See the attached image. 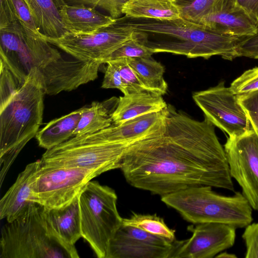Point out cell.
Segmentation results:
<instances>
[{"instance_id":"obj_5","label":"cell","mask_w":258,"mask_h":258,"mask_svg":"<svg viewBox=\"0 0 258 258\" xmlns=\"http://www.w3.org/2000/svg\"><path fill=\"white\" fill-rule=\"evenodd\" d=\"M161 201L194 224L214 222L244 228L253 220L252 208L242 193L219 195L212 186H194L161 197Z\"/></svg>"},{"instance_id":"obj_38","label":"cell","mask_w":258,"mask_h":258,"mask_svg":"<svg viewBox=\"0 0 258 258\" xmlns=\"http://www.w3.org/2000/svg\"><path fill=\"white\" fill-rule=\"evenodd\" d=\"M237 3L248 12L258 26V0H238Z\"/></svg>"},{"instance_id":"obj_12","label":"cell","mask_w":258,"mask_h":258,"mask_svg":"<svg viewBox=\"0 0 258 258\" xmlns=\"http://www.w3.org/2000/svg\"><path fill=\"white\" fill-rule=\"evenodd\" d=\"M133 33L112 25L89 34L67 32L58 38L46 37L51 45L74 58L84 61L105 60L124 42L132 38Z\"/></svg>"},{"instance_id":"obj_14","label":"cell","mask_w":258,"mask_h":258,"mask_svg":"<svg viewBox=\"0 0 258 258\" xmlns=\"http://www.w3.org/2000/svg\"><path fill=\"white\" fill-rule=\"evenodd\" d=\"M237 228L229 224L209 222L190 225L188 239L180 241L172 258H213L234 244Z\"/></svg>"},{"instance_id":"obj_15","label":"cell","mask_w":258,"mask_h":258,"mask_svg":"<svg viewBox=\"0 0 258 258\" xmlns=\"http://www.w3.org/2000/svg\"><path fill=\"white\" fill-rule=\"evenodd\" d=\"M102 64L100 61L75 58L67 60L61 56L40 69L45 94L55 95L63 91H71L94 81Z\"/></svg>"},{"instance_id":"obj_25","label":"cell","mask_w":258,"mask_h":258,"mask_svg":"<svg viewBox=\"0 0 258 258\" xmlns=\"http://www.w3.org/2000/svg\"><path fill=\"white\" fill-rule=\"evenodd\" d=\"M121 13L136 18L173 19L180 17L174 0H130L123 6Z\"/></svg>"},{"instance_id":"obj_13","label":"cell","mask_w":258,"mask_h":258,"mask_svg":"<svg viewBox=\"0 0 258 258\" xmlns=\"http://www.w3.org/2000/svg\"><path fill=\"white\" fill-rule=\"evenodd\" d=\"M179 243L122 224L110 240L106 258H172Z\"/></svg>"},{"instance_id":"obj_1","label":"cell","mask_w":258,"mask_h":258,"mask_svg":"<svg viewBox=\"0 0 258 258\" xmlns=\"http://www.w3.org/2000/svg\"><path fill=\"white\" fill-rule=\"evenodd\" d=\"M120 169L131 185L161 197L202 185L234 191L215 126L170 104L164 131L130 144Z\"/></svg>"},{"instance_id":"obj_2","label":"cell","mask_w":258,"mask_h":258,"mask_svg":"<svg viewBox=\"0 0 258 258\" xmlns=\"http://www.w3.org/2000/svg\"><path fill=\"white\" fill-rule=\"evenodd\" d=\"M114 27L132 32L153 53L167 52L188 58L209 59L215 55L232 60L237 56L241 38L221 34L181 17L173 19H116Z\"/></svg>"},{"instance_id":"obj_19","label":"cell","mask_w":258,"mask_h":258,"mask_svg":"<svg viewBox=\"0 0 258 258\" xmlns=\"http://www.w3.org/2000/svg\"><path fill=\"white\" fill-rule=\"evenodd\" d=\"M44 209L49 226L56 237L76 258L79 257L75 246L76 242L82 237L79 197L66 207Z\"/></svg>"},{"instance_id":"obj_9","label":"cell","mask_w":258,"mask_h":258,"mask_svg":"<svg viewBox=\"0 0 258 258\" xmlns=\"http://www.w3.org/2000/svg\"><path fill=\"white\" fill-rule=\"evenodd\" d=\"M106 171L104 168L41 165L33 184L31 202L47 209L66 207L79 196L89 181Z\"/></svg>"},{"instance_id":"obj_37","label":"cell","mask_w":258,"mask_h":258,"mask_svg":"<svg viewBox=\"0 0 258 258\" xmlns=\"http://www.w3.org/2000/svg\"><path fill=\"white\" fill-rule=\"evenodd\" d=\"M242 237L246 246L245 258H258V223L246 226Z\"/></svg>"},{"instance_id":"obj_21","label":"cell","mask_w":258,"mask_h":258,"mask_svg":"<svg viewBox=\"0 0 258 258\" xmlns=\"http://www.w3.org/2000/svg\"><path fill=\"white\" fill-rule=\"evenodd\" d=\"M168 104L162 96L148 91L120 96L111 117L113 123L121 124L141 115L160 111Z\"/></svg>"},{"instance_id":"obj_23","label":"cell","mask_w":258,"mask_h":258,"mask_svg":"<svg viewBox=\"0 0 258 258\" xmlns=\"http://www.w3.org/2000/svg\"><path fill=\"white\" fill-rule=\"evenodd\" d=\"M41 33L47 37L58 38L67 31L64 28L54 0H23Z\"/></svg>"},{"instance_id":"obj_34","label":"cell","mask_w":258,"mask_h":258,"mask_svg":"<svg viewBox=\"0 0 258 258\" xmlns=\"http://www.w3.org/2000/svg\"><path fill=\"white\" fill-rule=\"evenodd\" d=\"M237 97L258 137V90L238 94Z\"/></svg>"},{"instance_id":"obj_6","label":"cell","mask_w":258,"mask_h":258,"mask_svg":"<svg viewBox=\"0 0 258 258\" xmlns=\"http://www.w3.org/2000/svg\"><path fill=\"white\" fill-rule=\"evenodd\" d=\"M115 191L89 181L79 196L82 237L99 258H106L110 240L122 224Z\"/></svg>"},{"instance_id":"obj_24","label":"cell","mask_w":258,"mask_h":258,"mask_svg":"<svg viewBox=\"0 0 258 258\" xmlns=\"http://www.w3.org/2000/svg\"><path fill=\"white\" fill-rule=\"evenodd\" d=\"M81 112L82 108L48 122L35 136L39 146L48 150L72 137Z\"/></svg>"},{"instance_id":"obj_8","label":"cell","mask_w":258,"mask_h":258,"mask_svg":"<svg viewBox=\"0 0 258 258\" xmlns=\"http://www.w3.org/2000/svg\"><path fill=\"white\" fill-rule=\"evenodd\" d=\"M130 144L126 143L87 141L74 136L48 150L40 159L48 167L120 168Z\"/></svg>"},{"instance_id":"obj_31","label":"cell","mask_w":258,"mask_h":258,"mask_svg":"<svg viewBox=\"0 0 258 258\" xmlns=\"http://www.w3.org/2000/svg\"><path fill=\"white\" fill-rule=\"evenodd\" d=\"M130 0H62L63 3L70 5H84L99 8L107 12L113 19L122 15L123 6Z\"/></svg>"},{"instance_id":"obj_22","label":"cell","mask_w":258,"mask_h":258,"mask_svg":"<svg viewBox=\"0 0 258 258\" xmlns=\"http://www.w3.org/2000/svg\"><path fill=\"white\" fill-rule=\"evenodd\" d=\"M118 98H110L104 102L94 101L88 107H82L80 119L73 136L91 134L105 128L113 123L111 115Z\"/></svg>"},{"instance_id":"obj_39","label":"cell","mask_w":258,"mask_h":258,"mask_svg":"<svg viewBox=\"0 0 258 258\" xmlns=\"http://www.w3.org/2000/svg\"><path fill=\"white\" fill-rule=\"evenodd\" d=\"M215 257L216 258H237V256L233 253H230L227 252H221L218 254Z\"/></svg>"},{"instance_id":"obj_26","label":"cell","mask_w":258,"mask_h":258,"mask_svg":"<svg viewBox=\"0 0 258 258\" xmlns=\"http://www.w3.org/2000/svg\"><path fill=\"white\" fill-rule=\"evenodd\" d=\"M127 61L148 91L160 96L167 93L168 85L164 78L165 69L160 62L152 56L128 58Z\"/></svg>"},{"instance_id":"obj_28","label":"cell","mask_w":258,"mask_h":258,"mask_svg":"<svg viewBox=\"0 0 258 258\" xmlns=\"http://www.w3.org/2000/svg\"><path fill=\"white\" fill-rule=\"evenodd\" d=\"M122 224L135 227L151 234L175 240V230L169 228L164 220L154 215L133 214L129 218H123Z\"/></svg>"},{"instance_id":"obj_11","label":"cell","mask_w":258,"mask_h":258,"mask_svg":"<svg viewBox=\"0 0 258 258\" xmlns=\"http://www.w3.org/2000/svg\"><path fill=\"white\" fill-rule=\"evenodd\" d=\"M229 171L242 193L258 211V137L253 130L237 137H228L224 145Z\"/></svg>"},{"instance_id":"obj_32","label":"cell","mask_w":258,"mask_h":258,"mask_svg":"<svg viewBox=\"0 0 258 258\" xmlns=\"http://www.w3.org/2000/svg\"><path fill=\"white\" fill-rule=\"evenodd\" d=\"M118 64L122 81L125 88V94L148 91L139 79L136 72L128 64L126 58L114 59Z\"/></svg>"},{"instance_id":"obj_17","label":"cell","mask_w":258,"mask_h":258,"mask_svg":"<svg viewBox=\"0 0 258 258\" xmlns=\"http://www.w3.org/2000/svg\"><path fill=\"white\" fill-rule=\"evenodd\" d=\"M40 160L28 164L0 201V218L11 222L29 205L35 180L41 167Z\"/></svg>"},{"instance_id":"obj_20","label":"cell","mask_w":258,"mask_h":258,"mask_svg":"<svg viewBox=\"0 0 258 258\" xmlns=\"http://www.w3.org/2000/svg\"><path fill=\"white\" fill-rule=\"evenodd\" d=\"M58 9L63 26L67 32L92 33L111 25L116 21L89 6L63 4Z\"/></svg>"},{"instance_id":"obj_33","label":"cell","mask_w":258,"mask_h":258,"mask_svg":"<svg viewBox=\"0 0 258 258\" xmlns=\"http://www.w3.org/2000/svg\"><path fill=\"white\" fill-rule=\"evenodd\" d=\"M230 88L236 95L258 90V67L246 70L230 84Z\"/></svg>"},{"instance_id":"obj_27","label":"cell","mask_w":258,"mask_h":258,"mask_svg":"<svg viewBox=\"0 0 258 258\" xmlns=\"http://www.w3.org/2000/svg\"><path fill=\"white\" fill-rule=\"evenodd\" d=\"M180 17L186 20L198 23L204 17L212 14L230 9L238 0H174Z\"/></svg>"},{"instance_id":"obj_29","label":"cell","mask_w":258,"mask_h":258,"mask_svg":"<svg viewBox=\"0 0 258 258\" xmlns=\"http://www.w3.org/2000/svg\"><path fill=\"white\" fill-rule=\"evenodd\" d=\"M151 50L133 37L124 42L115 50L104 61L119 58H134L152 56Z\"/></svg>"},{"instance_id":"obj_36","label":"cell","mask_w":258,"mask_h":258,"mask_svg":"<svg viewBox=\"0 0 258 258\" xmlns=\"http://www.w3.org/2000/svg\"><path fill=\"white\" fill-rule=\"evenodd\" d=\"M237 56L258 59V26L251 35L241 37L237 46Z\"/></svg>"},{"instance_id":"obj_10","label":"cell","mask_w":258,"mask_h":258,"mask_svg":"<svg viewBox=\"0 0 258 258\" xmlns=\"http://www.w3.org/2000/svg\"><path fill=\"white\" fill-rule=\"evenodd\" d=\"M192 99L203 112L205 118L226 133L237 137L253 130L237 95L224 82L208 89L195 92Z\"/></svg>"},{"instance_id":"obj_30","label":"cell","mask_w":258,"mask_h":258,"mask_svg":"<svg viewBox=\"0 0 258 258\" xmlns=\"http://www.w3.org/2000/svg\"><path fill=\"white\" fill-rule=\"evenodd\" d=\"M1 63L0 75V109L10 100L22 85L12 72L2 62Z\"/></svg>"},{"instance_id":"obj_3","label":"cell","mask_w":258,"mask_h":258,"mask_svg":"<svg viewBox=\"0 0 258 258\" xmlns=\"http://www.w3.org/2000/svg\"><path fill=\"white\" fill-rule=\"evenodd\" d=\"M45 94L40 69L33 68L8 103L0 109L1 183L43 118Z\"/></svg>"},{"instance_id":"obj_7","label":"cell","mask_w":258,"mask_h":258,"mask_svg":"<svg viewBox=\"0 0 258 258\" xmlns=\"http://www.w3.org/2000/svg\"><path fill=\"white\" fill-rule=\"evenodd\" d=\"M0 62L12 72L21 84L33 68H43L61 57L48 42L29 40L14 12L0 19Z\"/></svg>"},{"instance_id":"obj_18","label":"cell","mask_w":258,"mask_h":258,"mask_svg":"<svg viewBox=\"0 0 258 258\" xmlns=\"http://www.w3.org/2000/svg\"><path fill=\"white\" fill-rule=\"evenodd\" d=\"M198 24L218 33L239 38L253 34L258 26L248 12L238 3L230 9L203 18Z\"/></svg>"},{"instance_id":"obj_4","label":"cell","mask_w":258,"mask_h":258,"mask_svg":"<svg viewBox=\"0 0 258 258\" xmlns=\"http://www.w3.org/2000/svg\"><path fill=\"white\" fill-rule=\"evenodd\" d=\"M1 233V258H76L50 227L44 208L35 203Z\"/></svg>"},{"instance_id":"obj_16","label":"cell","mask_w":258,"mask_h":258,"mask_svg":"<svg viewBox=\"0 0 258 258\" xmlns=\"http://www.w3.org/2000/svg\"><path fill=\"white\" fill-rule=\"evenodd\" d=\"M168 105L162 110L128 120L121 124L112 123L97 132L76 136L87 141L126 143L158 136L165 128Z\"/></svg>"},{"instance_id":"obj_35","label":"cell","mask_w":258,"mask_h":258,"mask_svg":"<svg viewBox=\"0 0 258 258\" xmlns=\"http://www.w3.org/2000/svg\"><path fill=\"white\" fill-rule=\"evenodd\" d=\"M105 70L101 88L103 89H117L123 95L125 94V88L122 81L118 64L115 60L106 62Z\"/></svg>"},{"instance_id":"obj_40","label":"cell","mask_w":258,"mask_h":258,"mask_svg":"<svg viewBox=\"0 0 258 258\" xmlns=\"http://www.w3.org/2000/svg\"><path fill=\"white\" fill-rule=\"evenodd\" d=\"M55 3H56L57 6L59 4L60 0H54Z\"/></svg>"}]
</instances>
